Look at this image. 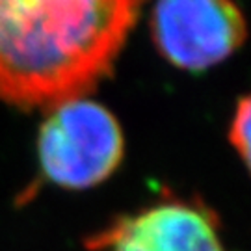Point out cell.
Segmentation results:
<instances>
[{"label":"cell","instance_id":"1","mask_svg":"<svg viewBox=\"0 0 251 251\" xmlns=\"http://www.w3.org/2000/svg\"><path fill=\"white\" fill-rule=\"evenodd\" d=\"M144 0H0V100L52 108L112 73Z\"/></svg>","mask_w":251,"mask_h":251},{"label":"cell","instance_id":"2","mask_svg":"<svg viewBox=\"0 0 251 251\" xmlns=\"http://www.w3.org/2000/svg\"><path fill=\"white\" fill-rule=\"evenodd\" d=\"M37 152L47 180L62 188L86 190L117 170L125 140L108 108L80 97L50 108L39 128Z\"/></svg>","mask_w":251,"mask_h":251},{"label":"cell","instance_id":"3","mask_svg":"<svg viewBox=\"0 0 251 251\" xmlns=\"http://www.w3.org/2000/svg\"><path fill=\"white\" fill-rule=\"evenodd\" d=\"M151 30L162 56L186 71L224 62L248 36L246 19L233 0H158Z\"/></svg>","mask_w":251,"mask_h":251},{"label":"cell","instance_id":"4","mask_svg":"<svg viewBox=\"0 0 251 251\" xmlns=\"http://www.w3.org/2000/svg\"><path fill=\"white\" fill-rule=\"evenodd\" d=\"M86 246L91 251H227L214 212L175 198L117 218Z\"/></svg>","mask_w":251,"mask_h":251},{"label":"cell","instance_id":"5","mask_svg":"<svg viewBox=\"0 0 251 251\" xmlns=\"http://www.w3.org/2000/svg\"><path fill=\"white\" fill-rule=\"evenodd\" d=\"M229 138L238 156L251 173V93L242 97L236 104Z\"/></svg>","mask_w":251,"mask_h":251}]
</instances>
